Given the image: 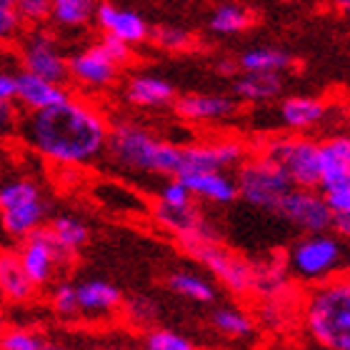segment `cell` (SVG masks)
Instances as JSON below:
<instances>
[{
    "label": "cell",
    "instance_id": "6da1fadb",
    "mask_svg": "<svg viewBox=\"0 0 350 350\" xmlns=\"http://www.w3.org/2000/svg\"><path fill=\"white\" fill-rule=\"evenodd\" d=\"M25 138L38 153L53 163H88L108 146L110 125L85 100H68L53 108L30 113L25 120Z\"/></svg>",
    "mask_w": 350,
    "mask_h": 350
},
{
    "label": "cell",
    "instance_id": "8d00e7d4",
    "mask_svg": "<svg viewBox=\"0 0 350 350\" xmlns=\"http://www.w3.org/2000/svg\"><path fill=\"white\" fill-rule=\"evenodd\" d=\"M15 13L18 18H25V21H43L51 15V3L48 0H21V3H15Z\"/></svg>",
    "mask_w": 350,
    "mask_h": 350
},
{
    "label": "cell",
    "instance_id": "d4e9b609",
    "mask_svg": "<svg viewBox=\"0 0 350 350\" xmlns=\"http://www.w3.org/2000/svg\"><path fill=\"white\" fill-rule=\"evenodd\" d=\"M256 23V15L250 13L248 8L233 5H218L211 15V30L213 33H223V36H233V33H243Z\"/></svg>",
    "mask_w": 350,
    "mask_h": 350
},
{
    "label": "cell",
    "instance_id": "30bf717a",
    "mask_svg": "<svg viewBox=\"0 0 350 350\" xmlns=\"http://www.w3.org/2000/svg\"><path fill=\"white\" fill-rule=\"evenodd\" d=\"M21 60L25 73L38 75L53 85H60L68 78V60L60 55L55 40L45 33H30L23 40Z\"/></svg>",
    "mask_w": 350,
    "mask_h": 350
},
{
    "label": "cell",
    "instance_id": "277c9868",
    "mask_svg": "<svg viewBox=\"0 0 350 350\" xmlns=\"http://www.w3.org/2000/svg\"><path fill=\"white\" fill-rule=\"evenodd\" d=\"M265 158L278 163L283 173L288 175L293 188L315 190L321 183V170H318V143L303 135L293 138H275L265 143L262 150Z\"/></svg>",
    "mask_w": 350,
    "mask_h": 350
},
{
    "label": "cell",
    "instance_id": "5bb4252c",
    "mask_svg": "<svg viewBox=\"0 0 350 350\" xmlns=\"http://www.w3.org/2000/svg\"><path fill=\"white\" fill-rule=\"evenodd\" d=\"M95 21L105 30V36H113L118 40H123L125 45L140 43L148 38V25L146 21L140 18L138 13L133 10H123V8H116L110 3H103V5H95Z\"/></svg>",
    "mask_w": 350,
    "mask_h": 350
},
{
    "label": "cell",
    "instance_id": "f6af8a7d",
    "mask_svg": "<svg viewBox=\"0 0 350 350\" xmlns=\"http://www.w3.org/2000/svg\"><path fill=\"white\" fill-rule=\"evenodd\" d=\"M0 336H3V325H0Z\"/></svg>",
    "mask_w": 350,
    "mask_h": 350
},
{
    "label": "cell",
    "instance_id": "ba28073f",
    "mask_svg": "<svg viewBox=\"0 0 350 350\" xmlns=\"http://www.w3.org/2000/svg\"><path fill=\"white\" fill-rule=\"evenodd\" d=\"M185 250L196 260L203 262L213 275H218L233 293H248L253 288V265L220 248L218 243H198V245H188Z\"/></svg>",
    "mask_w": 350,
    "mask_h": 350
},
{
    "label": "cell",
    "instance_id": "9c48e42d",
    "mask_svg": "<svg viewBox=\"0 0 350 350\" xmlns=\"http://www.w3.org/2000/svg\"><path fill=\"white\" fill-rule=\"evenodd\" d=\"M243 161V146L235 140H218V143H196L180 148V165L175 178L196 173H220V168L238 165Z\"/></svg>",
    "mask_w": 350,
    "mask_h": 350
},
{
    "label": "cell",
    "instance_id": "8fae6325",
    "mask_svg": "<svg viewBox=\"0 0 350 350\" xmlns=\"http://www.w3.org/2000/svg\"><path fill=\"white\" fill-rule=\"evenodd\" d=\"M318 170H321V183L318 188L323 193L350 188V138L348 135H336L318 143Z\"/></svg>",
    "mask_w": 350,
    "mask_h": 350
},
{
    "label": "cell",
    "instance_id": "d590c367",
    "mask_svg": "<svg viewBox=\"0 0 350 350\" xmlns=\"http://www.w3.org/2000/svg\"><path fill=\"white\" fill-rule=\"evenodd\" d=\"M53 308L60 315H75L78 313V295H75V285L60 283L53 293Z\"/></svg>",
    "mask_w": 350,
    "mask_h": 350
},
{
    "label": "cell",
    "instance_id": "603a6c76",
    "mask_svg": "<svg viewBox=\"0 0 350 350\" xmlns=\"http://www.w3.org/2000/svg\"><path fill=\"white\" fill-rule=\"evenodd\" d=\"M0 291L8 300H15V303H23L33 295V285L18 265L15 253L0 256Z\"/></svg>",
    "mask_w": 350,
    "mask_h": 350
},
{
    "label": "cell",
    "instance_id": "f546056e",
    "mask_svg": "<svg viewBox=\"0 0 350 350\" xmlns=\"http://www.w3.org/2000/svg\"><path fill=\"white\" fill-rule=\"evenodd\" d=\"M213 323H215V328L228 333V336L241 338V336L253 333V321H250L245 313L235 310V308H218V310L213 313Z\"/></svg>",
    "mask_w": 350,
    "mask_h": 350
},
{
    "label": "cell",
    "instance_id": "cb8c5ba5",
    "mask_svg": "<svg viewBox=\"0 0 350 350\" xmlns=\"http://www.w3.org/2000/svg\"><path fill=\"white\" fill-rule=\"evenodd\" d=\"M291 63V55L285 51H278V48H253V51L243 53L238 60V66L245 73H280Z\"/></svg>",
    "mask_w": 350,
    "mask_h": 350
},
{
    "label": "cell",
    "instance_id": "ac0fdd59",
    "mask_svg": "<svg viewBox=\"0 0 350 350\" xmlns=\"http://www.w3.org/2000/svg\"><path fill=\"white\" fill-rule=\"evenodd\" d=\"M178 180L185 185V190H188L190 196L208 198L213 203H230V200L238 198L235 180H230L223 173H196V175L178 178Z\"/></svg>",
    "mask_w": 350,
    "mask_h": 350
},
{
    "label": "cell",
    "instance_id": "f1b7e54d",
    "mask_svg": "<svg viewBox=\"0 0 350 350\" xmlns=\"http://www.w3.org/2000/svg\"><path fill=\"white\" fill-rule=\"evenodd\" d=\"M148 38L165 51H188L193 45V36L178 25H155L153 30H148Z\"/></svg>",
    "mask_w": 350,
    "mask_h": 350
},
{
    "label": "cell",
    "instance_id": "2e32d148",
    "mask_svg": "<svg viewBox=\"0 0 350 350\" xmlns=\"http://www.w3.org/2000/svg\"><path fill=\"white\" fill-rule=\"evenodd\" d=\"M45 215H48V203H45L43 198H36V200H28V203L0 211V226H3V230L8 235L25 241L28 235L40 230Z\"/></svg>",
    "mask_w": 350,
    "mask_h": 350
},
{
    "label": "cell",
    "instance_id": "5b68a950",
    "mask_svg": "<svg viewBox=\"0 0 350 350\" xmlns=\"http://www.w3.org/2000/svg\"><path fill=\"white\" fill-rule=\"evenodd\" d=\"M235 188H238V196L245 198L250 205L262 208V211H278L280 200L293 185L278 163H273L265 155H258L253 161L243 163Z\"/></svg>",
    "mask_w": 350,
    "mask_h": 350
},
{
    "label": "cell",
    "instance_id": "7c38bea8",
    "mask_svg": "<svg viewBox=\"0 0 350 350\" xmlns=\"http://www.w3.org/2000/svg\"><path fill=\"white\" fill-rule=\"evenodd\" d=\"M15 258H18V265H21V270L25 273V278L30 280L33 288L48 283L53 278V270H55V265L60 260L58 250L53 248V243L48 241L43 228L23 241L21 250L15 253Z\"/></svg>",
    "mask_w": 350,
    "mask_h": 350
},
{
    "label": "cell",
    "instance_id": "8992f818",
    "mask_svg": "<svg viewBox=\"0 0 350 350\" xmlns=\"http://www.w3.org/2000/svg\"><path fill=\"white\" fill-rule=\"evenodd\" d=\"M340 262V243L333 235H310L300 241L291 253V265L300 278L328 280Z\"/></svg>",
    "mask_w": 350,
    "mask_h": 350
},
{
    "label": "cell",
    "instance_id": "7bdbcfd3",
    "mask_svg": "<svg viewBox=\"0 0 350 350\" xmlns=\"http://www.w3.org/2000/svg\"><path fill=\"white\" fill-rule=\"evenodd\" d=\"M218 70H220V73H233L235 68H233V63H228V60H226V63H220V66H218Z\"/></svg>",
    "mask_w": 350,
    "mask_h": 350
},
{
    "label": "cell",
    "instance_id": "52a82bcc",
    "mask_svg": "<svg viewBox=\"0 0 350 350\" xmlns=\"http://www.w3.org/2000/svg\"><path fill=\"white\" fill-rule=\"evenodd\" d=\"M285 220H291L293 226L303 228L310 235H323L330 230L333 215L325 208V200L318 190H303V188H291L280 200L278 211Z\"/></svg>",
    "mask_w": 350,
    "mask_h": 350
},
{
    "label": "cell",
    "instance_id": "484cf974",
    "mask_svg": "<svg viewBox=\"0 0 350 350\" xmlns=\"http://www.w3.org/2000/svg\"><path fill=\"white\" fill-rule=\"evenodd\" d=\"M283 88V81L278 73H245L235 81V93L245 100H268L275 98Z\"/></svg>",
    "mask_w": 350,
    "mask_h": 350
},
{
    "label": "cell",
    "instance_id": "7a4b0ae2",
    "mask_svg": "<svg viewBox=\"0 0 350 350\" xmlns=\"http://www.w3.org/2000/svg\"><path fill=\"white\" fill-rule=\"evenodd\" d=\"M306 328L323 350H350V283L323 280L306 300Z\"/></svg>",
    "mask_w": 350,
    "mask_h": 350
},
{
    "label": "cell",
    "instance_id": "e575fe53",
    "mask_svg": "<svg viewBox=\"0 0 350 350\" xmlns=\"http://www.w3.org/2000/svg\"><path fill=\"white\" fill-rule=\"evenodd\" d=\"M125 313H128L131 321L146 325V323L155 321V315H158V306H155V300L146 298V295H135V298H131L128 303H125Z\"/></svg>",
    "mask_w": 350,
    "mask_h": 350
},
{
    "label": "cell",
    "instance_id": "1f68e13d",
    "mask_svg": "<svg viewBox=\"0 0 350 350\" xmlns=\"http://www.w3.org/2000/svg\"><path fill=\"white\" fill-rule=\"evenodd\" d=\"M45 343V338L28 328H10L3 330L0 336V350H40Z\"/></svg>",
    "mask_w": 350,
    "mask_h": 350
},
{
    "label": "cell",
    "instance_id": "e0dca14e",
    "mask_svg": "<svg viewBox=\"0 0 350 350\" xmlns=\"http://www.w3.org/2000/svg\"><path fill=\"white\" fill-rule=\"evenodd\" d=\"M235 108H238L235 100L228 95L190 93L175 100L178 116L188 118V120H218V118H228L230 113H235Z\"/></svg>",
    "mask_w": 350,
    "mask_h": 350
},
{
    "label": "cell",
    "instance_id": "b9f144b4",
    "mask_svg": "<svg viewBox=\"0 0 350 350\" xmlns=\"http://www.w3.org/2000/svg\"><path fill=\"white\" fill-rule=\"evenodd\" d=\"M330 228H336V230H340L343 235H348L350 233V215H333Z\"/></svg>",
    "mask_w": 350,
    "mask_h": 350
},
{
    "label": "cell",
    "instance_id": "74e56055",
    "mask_svg": "<svg viewBox=\"0 0 350 350\" xmlns=\"http://www.w3.org/2000/svg\"><path fill=\"white\" fill-rule=\"evenodd\" d=\"M21 28V18L15 13V5L10 0H0V40L13 38Z\"/></svg>",
    "mask_w": 350,
    "mask_h": 350
},
{
    "label": "cell",
    "instance_id": "836d02e7",
    "mask_svg": "<svg viewBox=\"0 0 350 350\" xmlns=\"http://www.w3.org/2000/svg\"><path fill=\"white\" fill-rule=\"evenodd\" d=\"M190 198L193 196L185 190V185L175 178V180H170L168 185H163L161 208H165V211H185V208H190Z\"/></svg>",
    "mask_w": 350,
    "mask_h": 350
},
{
    "label": "cell",
    "instance_id": "44dd1931",
    "mask_svg": "<svg viewBox=\"0 0 350 350\" xmlns=\"http://www.w3.org/2000/svg\"><path fill=\"white\" fill-rule=\"evenodd\" d=\"M325 103L318 98H306V95H295L288 98L280 105V118L291 131H308L323 120L325 116Z\"/></svg>",
    "mask_w": 350,
    "mask_h": 350
},
{
    "label": "cell",
    "instance_id": "ee69618b",
    "mask_svg": "<svg viewBox=\"0 0 350 350\" xmlns=\"http://www.w3.org/2000/svg\"><path fill=\"white\" fill-rule=\"evenodd\" d=\"M40 350H66V348H63V345H58V343H48V340H45Z\"/></svg>",
    "mask_w": 350,
    "mask_h": 350
},
{
    "label": "cell",
    "instance_id": "7402d4cb",
    "mask_svg": "<svg viewBox=\"0 0 350 350\" xmlns=\"http://www.w3.org/2000/svg\"><path fill=\"white\" fill-rule=\"evenodd\" d=\"M175 88L163 78L155 75H138L128 83V100L140 105V108H155L173 100Z\"/></svg>",
    "mask_w": 350,
    "mask_h": 350
},
{
    "label": "cell",
    "instance_id": "ab89813d",
    "mask_svg": "<svg viewBox=\"0 0 350 350\" xmlns=\"http://www.w3.org/2000/svg\"><path fill=\"white\" fill-rule=\"evenodd\" d=\"M15 100V73L0 68V103Z\"/></svg>",
    "mask_w": 350,
    "mask_h": 350
},
{
    "label": "cell",
    "instance_id": "4dcf8cb0",
    "mask_svg": "<svg viewBox=\"0 0 350 350\" xmlns=\"http://www.w3.org/2000/svg\"><path fill=\"white\" fill-rule=\"evenodd\" d=\"M36 198H40V190H38L36 183H30V180L5 183V185L0 188V211L13 208V205H21V203H28V200H36Z\"/></svg>",
    "mask_w": 350,
    "mask_h": 350
},
{
    "label": "cell",
    "instance_id": "4316f807",
    "mask_svg": "<svg viewBox=\"0 0 350 350\" xmlns=\"http://www.w3.org/2000/svg\"><path fill=\"white\" fill-rule=\"evenodd\" d=\"M168 288L178 295H185L190 300H200V303H211L215 298V288H213L205 278L196 275V273H173L168 278Z\"/></svg>",
    "mask_w": 350,
    "mask_h": 350
},
{
    "label": "cell",
    "instance_id": "60d3db41",
    "mask_svg": "<svg viewBox=\"0 0 350 350\" xmlns=\"http://www.w3.org/2000/svg\"><path fill=\"white\" fill-rule=\"evenodd\" d=\"M15 123V108L13 103H0V135H5Z\"/></svg>",
    "mask_w": 350,
    "mask_h": 350
},
{
    "label": "cell",
    "instance_id": "83f0119b",
    "mask_svg": "<svg viewBox=\"0 0 350 350\" xmlns=\"http://www.w3.org/2000/svg\"><path fill=\"white\" fill-rule=\"evenodd\" d=\"M95 5L90 0H55L51 3L53 18L63 25H83L90 21Z\"/></svg>",
    "mask_w": 350,
    "mask_h": 350
},
{
    "label": "cell",
    "instance_id": "f35d334b",
    "mask_svg": "<svg viewBox=\"0 0 350 350\" xmlns=\"http://www.w3.org/2000/svg\"><path fill=\"white\" fill-rule=\"evenodd\" d=\"M100 48L108 53V58L113 60L116 66H120V63H125V60L131 58V45H125L123 40H118V38H113V36L103 38Z\"/></svg>",
    "mask_w": 350,
    "mask_h": 350
},
{
    "label": "cell",
    "instance_id": "3957f363",
    "mask_svg": "<svg viewBox=\"0 0 350 350\" xmlns=\"http://www.w3.org/2000/svg\"><path fill=\"white\" fill-rule=\"evenodd\" d=\"M105 150L118 165L140 170V173L178 175V165H180V148L155 138L153 133H148L135 123L113 125Z\"/></svg>",
    "mask_w": 350,
    "mask_h": 350
},
{
    "label": "cell",
    "instance_id": "9a60e30c",
    "mask_svg": "<svg viewBox=\"0 0 350 350\" xmlns=\"http://www.w3.org/2000/svg\"><path fill=\"white\" fill-rule=\"evenodd\" d=\"M15 98L23 105H28L30 113H38V110L53 108V105L68 100L70 95L66 93L63 85H53V83L38 78V75L21 70V73H15Z\"/></svg>",
    "mask_w": 350,
    "mask_h": 350
},
{
    "label": "cell",
    "instance_id": "d6986e66",
    "mask_svg": "<svg viewBox=\"0 0 350 350\" xmlns=\"http://www.w3.org/2000/svg\"><path fill=\"white\" fill-rule=\"evenodd\" d=\"M48 241L53 243V248L58 250L60 260L68 256H73L85 245L88 241V228L83 220L73 218V215H58L53 220L51 228H45Z\"/></svg>",
    "mask_w": 350,
    "mask_h": 350
},
{
    "label": "cell",
    "instance_id": "ffe728a7",
    "mask_svg": "<svg viewBox=\"0 0 350 350\" xmlns=\"http://www.w3.org/2000/svg\"><path fill=\"white\" fill-rule=\"evenodd\" d=\"M75 295H78V313H108L123 300L116 285L105 280H88L75 285Z\"/></svg>",
    "mask_w": 350,
    "mask_h": 350
},
{
    "label": "cell",
    "instance_id": "4fadbf2b",
    "mask_svg": "<svg viewBox=\"0 0 350 350\" xmlns=\"http://www.w3.org/2000/svg\"><path fill=\"white\" fill-rule=\"evenodd\" d=\"M68 75H73L75 81L83 85L103 88L116 81L118 66L108 58V53L103 51L100 43L90 45L88 51L75 53L73 58L68 60Z\"/></svg>",
    "mask_w": 350,
    "mask_h": 350
},
{
    "label": "cell",
    "instance_id": "d6a6232c",
    "mask_svg": "<svg viewBox=\"0 0 350 350\" xmlns=\"http://www.w3.org/2000/svg\"><path fill=\"white\" fill-rule=\"evenodd\" d=\"M146 348L148 350H196L188 338L178 336L173 330H153L150 336L146 338Z\"/></svg>",
    "mask_w": 350,
    "mask_h": 350
}]
</instances>
